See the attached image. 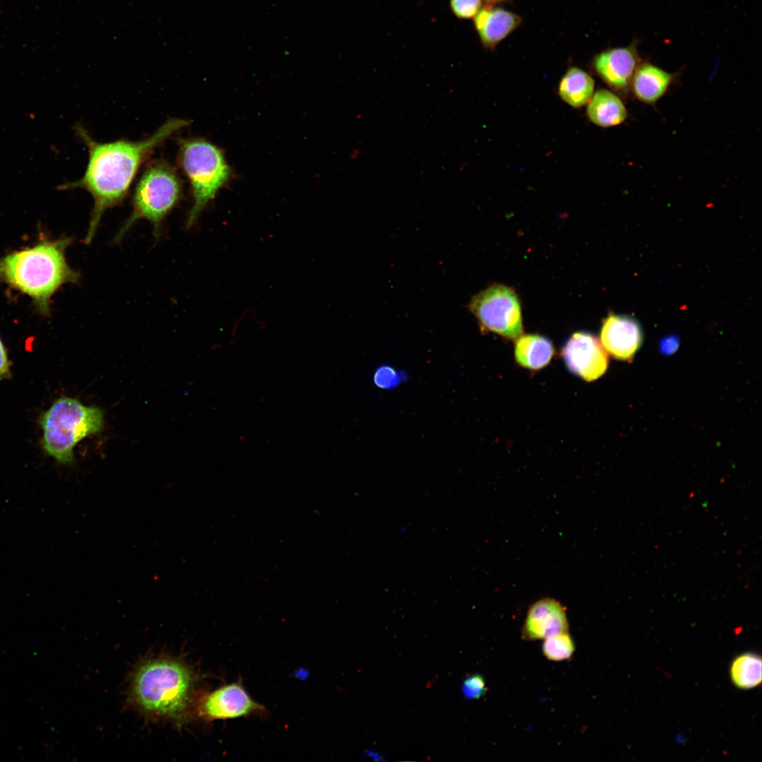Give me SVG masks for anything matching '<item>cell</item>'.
I'll return each instance as SVG.
<instances>
[{
    "label": "cell",
    "instance_id": "6da1fadb",
    "mask_svg": "<svg viewBox=\"0 0 762 762\" xmlns=\"http://www.w3.org/2000/svg\"><path fill=\"white\" fill-rule=\"evenodd\" d=\"M188 125L186 120L170 119L143 140H119L109 143L97 142L82 126L75 127L88 151L86 170L79 180L65 183L60 188H83L93 198L94 206L85 239L86 244L92 241L105 211L119 205L126 197L142 164L158 146Z\"/></svg>",
    "mask_w": 762,
    "mask_h": 762
},
{
    "label": "cell",
    "instance_id": "7a4b0ae2",
    "mask_svg": "<svg viewBox=\"0 0 762 762\" xmlns=\"http://www.w3.org/2000/svg\"><path fill=\"white\" fill-rule=\"evenodd\" d=\"M197 675L185 662L157 657L141 662L133 671L130 699L147 715L182 724L194 699Z\"/></svg>",
    "mask_w": 762,
    "mask_h": 762
},
{
    "label": "cell",
    "instance_id": "3957f363",
    "mask_svg": "<svg viewBox=\"0 0 762 762\" xmlns=\"http://www.w3.org/2000/svg\"><path fill=\"white\" fill-rule=\"evenodd\" d=\"M71 238L45 241L0 259V282L30 296L43 314L49 312L50 298L66 283H76L80 274L65 258Z\"/></svg>",
    "mask_w": 762,
    "mask_h": 762
},
{
    "label": "cell",
    "instance_id": "277c9868",
    "mask_svg": "<svg viewBox=\"0 0 762 762\" xmlns=\"http://www.w3.org/2000/svg\"><path fill=\"white\" fill-rule=\"evenodd\" d=\"M40 423L45 452L59 463L70 464L74 459L76 445L100 433L104 418L100 408L85 406L76 399L62 397L43 413Z\"/></svg>",
    "mask_w": 762,
    "mask_h": 762
},
{
    "label": "cell",
    "instance_id": "5b68a950",
    "mask_svg": "<svg viewBox=\"0 0 762 762\" xmlns=\"http://www.w3.org/2000/svg\"><path fill=\"white\" fill-rule=\"evenodd\" d=\"M179 161L192 190L193 205L186 222L190 227L228 183L232 172L222 151L203 138L181 140Z\"/></svg>",
    "mask_w": 762,
    "mask_h": 762
},
{
    "label": "cell",
    "instance_id": "8992f818",
    "mask_svg": "<svg viewBox=\"0 0 762 762\" xmlns=\"http://www.w3.org/2000/svg\"><path fill=\"white\" fill-rule=\"evenodd\" d=\"M182 186L176 170L164 160L150 163L137 183L133 197V210L114 237L119 242L140 219L149 221L159 236L167 215L179 202Z\"/></svg>",
    "mask_w": 762,
    "mask_h": 762
},
{
    "label": "cell",
    "instance_id": "52a82bcc",
    "mask_svg": "<svg viewBox=\"0 0 762 762\" xmlns=\"http://www.w3.org/2000/svg\"><path fill=\"white\" fill-rule=\"evenodd\" d=\"M470 308L485 328L509 339L521 335L520 303L509 287H489L473 298Z\"/></svg>",
    "mask_w": 762,
    "mask_h": 762
},
{
    "label": "cell",
    "instance_id": "ba28073f",
    "mask_svg": "<svg viewBox=\"0 0 762 762\" xmlns=\"http://www.w3.org/2000/svg\"><path fill=\"white\" fill-rule=\"evenodd\" d=\"M198 717L206 721L262 715L266 708L253 699L241 682L225 684L203 695L198 703Z\"/></svg>",
    "mask_w": 762,
    "mask_h": 762
},
{
    "label": "cell",
    "instance_id": "9c48e42d",
    "mask_svg": "<svg viewBox=\"0 0 762 762\" xmlns=\"http://www.w3.org/2000/svg\"><path fill=\"white\" fill-rule=\"evenodd\" d=\"M640 63L636 46L631 44L598 53L592 59L591 68L613 92L627 97L631 95V80Z\"/></svg>",
    "mask_w": 762,
    "mask_h": 762
},
{
    "label": "cell",
    "instance_id": "30bf717a",
    "mask_svg": "<svg viewBox=\"0 0 762 762\" xmlns=\"http://www.w3.org/2000/svg\"><path fill=\"white\" fill-rule=\"evenodd\" d=\"M562 356L568 370L586 381L601 377L608 365L606 351L593 334L579 332L565 344Z\"/></svg>",
    "mask_w": 762,
    "mask_h": 762
},
{
    "label": "cell",
    "instance_id": "8fae6325",
    "mask_svg": "<svg viewBox=\"0 0 762 762\" xmlns=\"http://www.w3.org/2000/svg\"><path fill=\"white\" fill-rule=\"evenodd\" d=\"M564 632H569V622L566 610L559 601L544 598L530 606L521 631L524 640H544Z\"/></svg>",
    "mask_w": 762,
    "mask_h": 762
},
{
    "label": "cell",
    "instance_id": "7c38bea8",
    "mask_svg": "<svg viewBox=\"0 0 762 762\" xmlns=\"http://www.w3.org/2000/svg\"><path fill=\"white\" fill-rule=\"evenodd\" d=\"M600 341L605 350L614 358L629 360L641 344L642 332L633 318L610 315L603 322Z\"/></svg>",
    "mask_w": 762,
    "mask_h": 762
},
{
    "label": "cell",
    "instance_id": "4fadbf2b",
    "mask_svg": "<svg viewBox=\"0 0 762 762\" xmlns=\"http://www.w3.org/2000/svg\"><path fill=\"white\" fill-rule=\"evenodd\" d=\"M473 22L482 45L492 51L521 24L522 18L502 7L487 4L477 13Z\"/></svg>",
    "mask_w": 762,
    "mask_h": 762
},
{
    "label": "cell",
    "instance_id": "5bb4252c",
    "mask_svg": "<svg viewBox=\"0 0 762 762\" xmlns=\"http://www.w3.org/2000/svg\"><path fill=\"white\" fill-rule=\"evenodd\" d=\"M677 74L650 62H641L631 80L630 94L640 102L653 105L670 90Z\"/></svg>",
    "mask_w": 762,
    "mask_h": 762
},
{
    "label": "cell",
    "instance_id": "9a60e30c",
    "mask_svg": "<svg viewBox=\"0 0 762 762\" xmlns=\"http://www.w3.org/2000/svg\"><path fill=\"white\" fill-rule=\"evenodd\" d=\"M587 116L594 124L608 128L624 123L627 119L628 112L617 94L606 89H600L588 101Z\"/></svg>",
    "mask_w": 762,
    "mask_h": 762
},
{
    "label": "cell",
    "instance_id": "2e32d148",
    "mask_svg": "<svg viewBox=\"0 0 762 762\" xmlns=\"http://www.w3.org/2000/svg\"><path fill=\"white\" fill-rule=\"evenodd\" d=\"M554 353L552 342L538 334L519 337L515 344L516 362L522 367L539 370L546 366Z\"/></svg>",
    "mask_w": 762,
    "mask_h": 762
},
{
    "label": "cell",
    "instance_id": "e0dca14e",
    "mask_svg": "<svg viewBox=\"0 0 762 762\" xmlns=\"http://www.w3.org/2000/svg\"><path fill=\"white\" fill-rule=\"evenodd\" d=\"M594 87V80L588 73L578 67H571L562 78L559 95L567 104L579 108L591 99Z\"/></svg>",
    "mask_w": 762,
    "mask_h": 762
},
{
    "label": "cell",
    "instance_id": "ac0fdd59",
    "mask_svg": "<svg viewBox=\"0 0 762 762\" xmlns=\"http://www.w3.org/2000/svg\"><path fill=\"white\" fill-rule=\"evenodd\" d=\"M730 677L734 684L739 689H749L757 687L762 678L761 657L753 653L738 655L732 663Z\"/></svg>",
    "mask_w": 762,
    "mask_h": 762
},
{
    "label": "cell",
    "instance_id": "d6986e66",
    "mask_svg": "<svg viewBox=\"0 0 762 762\" xmlns=\"http://www.w3.org/2000/svg\"><path fill=\"white\" fill-rule=\"evenodd\" d=\"M575 651L574 642L569 632L557 634L544 639L542 651L549 660H569Z\"/></svg>",
    "mask_w": 762,
    "mask_h": 762
},
{
    "label": "cell",
    "instance_id": "ffe728a7",
    "mask_svg": "<svg viewBox=\"0 0 762 762\" xmlns=\"http://www.w3.org/2000/svg\"><path fill=\"white\" fill-rule=\"evenodd\" d=\"M453 14L460 19L473 18L483 7V0H450Z\"/></svg>",
    "mask_w": 762,
    "mask_h": 762
},
{
    "label": "cell",
    "instance_id": "44dd1931",
    "mask_svg": "<svg viewBox=\"0 0 762 762\" xmlns=\"http://www.w3.org/2000/svg\"><path fill=\"white\" fill-rule=\"evenodd\" d=\"M464 696L468 699H478L485 694L486 686L484 678L473 675L464 679L462 686Z\"/></svg>",
    "mask_w": 762,
    "mask_h": 762
},
{
    "label": "cell",
    "instance_id": "7402d4cb",
    "mask_svg": "<svg viewBox=\"0 0 762 762\" xmlns=\"http://www.w3.org/2000/svg\"><path fill=\"white\" fill-rule=\"evenodd\" d=\"M375 380L379 386H390L391 383L396 380V375L391 368H382L377 372Z\"/></svg>",
    "mask_w": 762,
    "mask_h": 762
},
{
    "label": "cell",
    "instance_id": "603a6c76",
    "mask_svg": "<svg viewBox=\"0 0 762 762\" xmlns=\"http://www.w3.org/2000/svg\"><path fill=\"white\" fill-rule=\"evenodd\" d=\"M679 340L676 337L670 336L663 339L660 343V351L666 355L673 353L678 348Z\"/></svg>",
    "mask_w": 762,
    "mask_h": 762
},
{
    "label": "cell",
    "instance_id": "cb8c5ba5",
    "mask_svg": "<svg viewBox=\"0 0 762 762\" xmlns=\"http://www.w3.org/2000/svg\"><path fill=\"white\" fill-rule=\"evenodd\" d=\"M9 365L6 349L0 339V378L9 374Z\"/></svg>",
    "mask_w": 762,
    "mask_h": 762
},
{
    "label": "cell",
    "instance_id": "d4e9b609",
    "mask_svg": "<svg viewBox=\"0 0 762 762\" xmlns=\"http://www.w3.org/2000/svg\"><path fill=\"white\" fill-rule=\"evenodd\" d=\"M488 5H496L507 0H483Z\"/></svg>",
    "mask_w": 762,
    "mask_h": 762
}]
</instances>
